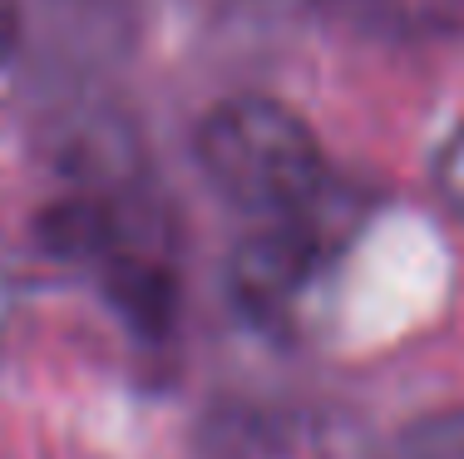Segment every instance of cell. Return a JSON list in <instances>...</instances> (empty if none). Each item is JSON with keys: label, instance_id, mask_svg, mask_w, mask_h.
<instances>
[{"label": "cell", "instance_id": "1", "mask_svg": "<svg viewBox=\"0 0 464 459\" xmlns=\"http://www.w3.org/2000/svg\"><path fill=\"white\" fill-rule=\"evenodd\" d=\"M193 153L208 188L252 223L316 213L331 178L316 129L267 94L218 100L198 124Z\"/></svg>", "mask_w": 464, "mask_h": 459}, {"label": "cell", "instance_id": "2", "mask_svg": "<svg viewBox=\"0 0 464 459\" xmlns=\"http://www.w3.org/2000/svg\"><path fill=\"white\" fill-rule=\"evenodd\" d=\"M322 267H326V243L316 233V213L272 217V223H252L247 237L232 247L227 292L252 326L282 331L302 316Z\"/></svg>", "mask_w": 464, "mask_h": 459}, {"label": "cell", "instance_id": "3", "mask_svg": "<svg viewBox=\"0 0 464 459\" xmlns=\"http://www.w3.org/2000/svg\"><path fill=\"white\" fill-rule=\"evenodd\" d=\"M385 459H464V406H440L405 420Z\"/></svg>", "mask_w": 464, "mask_h": 459}, {"label": "cell", "instance_id": "4", "mask_svg": "<svg viewBox=\"0 0 464 459\" xmlns=\"http://www.w3.org/2000/svg\"><path fill=\"white\" fill-rule=\"evenodd\" d=\"M430 178H435V193L440 203L450 207V213L464 223V124L455 129V134L440 144L435 153V168H430Z\"/></svg>", "mask_w": 464, "mask_h": 459}, {"label": "cell", "instance_id": "5", "mask_svg": "<svg viewBox=\"0 0 464 459\" xmlns=\"http://www.w3.org/2000/svg\"><path fill=\"white\" fill-rule=\"evenodd\" d=\"M15 321H20V277L10 272V262L0 257V351H5Z\"/></svg>", "mask_w": 464, "mask_h": 459}, {"label": "cell", "instance_id": "6", "mask_svg": "<svg viewBox=\"0 0 464 459\" xmlns=\"http://www.w3.org/2000/svg\"><path fill=\"white\" fill-rule=\"evenodd\" d=\"M15 50H20V5L0 0V70L15 60Z\"/></svg>", "mask_w": 464, "mask_h": 459}]
</instances>
